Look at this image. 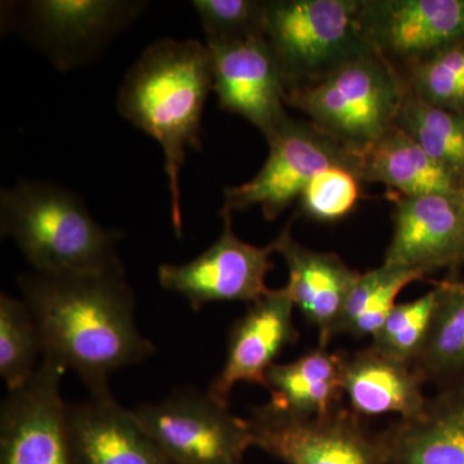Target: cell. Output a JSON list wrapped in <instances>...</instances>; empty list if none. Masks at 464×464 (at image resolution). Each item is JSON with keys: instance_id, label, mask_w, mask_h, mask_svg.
I'll list each match as a JSON object with an SVG mask.
<instances>
[{"instance_id": "14", "label": "cell", "mask_w": 464, "mask_h": 464, "mask_svg": "<svg viewBox=\"0 0 464 464\" xmlns=\"http://www.w3.org/2000/svg\"><path fill=\"white\" fill-rule=\"evenodd\" d=\"M208 48L219 109L243 116L267 141L288 116L285 84L267 39L258 36Z\"/></svg>"}, {"instance_id": "26", "label": "cell", "mask_w": 464, "mask_h": 464, "mask_svg": "<svg viewBox=\"0 0 464 464\" xmlns=\"http://www.w3.org/2000/svg\"><path fill=\"white\" fill-rule=\"evenodd\" d=\"M400 72L417 99L436 108L464 112V42L436 52Z\"/></svg>"}, {"instance_id": "5", "label": "cell", "mask_w": 464, "mask_h": 464, "mask_svg": "<svg viewBox=\"0 0 464 464\" xmlns=\"http://www.w3.org/2000/svg\"><path fill=\"white\" fill-rule=\"evenodd\" d=\"M362 0L268 2L266 39L286 93L322 81L338 67L373 52L360 20Z\"/></svg>"}, {"instance_id": "3", "label": "cell", "mask_w": 464, "mask_h": 464, "mask_svg": "<svg viewBox=\"0 0 464 464\" xmlns=\"http://www.w3.org/2000/svg\"><path fill=\"white\" fill-rule=\"evenodd\" d=\"M0 232L42 273L124 271L121 232L94 221L74 192L41 181H20L0 192Z\"/></svg>"}, {"instance_id": "6", "label": "cell", "mask_w": 464, "mask_h": 464, "mask_svg": "<svg viewBox=\"0 0 464 464\" xmlns=\"http://www.w3.org/2000/svg\"><path fill=\"white\" fill-rule=\"evenodd\" d=\"M130 413L173 464H244L253 447L246 420L207 391H176Z\"/></svg>"}, {"instance_id": "22", "label": "cell", "mask_w": 464, "mask_h": 464, "mask_svg": "<svg viewBox=\"0 0 464 464\" xmlns=\"http://www.w3.org/2000/svg\"><path fill=\"white\" fill-rule=\"evenodd\" d=\"M436 284L438 307L413 368L442 391L464 386V282L451 275Z\"/></svg>"}, {"instance_id": "12", "label": "cell", "mask_w": 464, "mask_h": 464, "mask_svg": "<svg viewBox=\"0 0 464 464\" xmlns=\"http://www.w3.org/2000/svg\"><path fill=\"white\" fill-rule=\"evenodd\" d=\"M34 41L58 70L83 65L141 14L145 3L118 0H34L24 3Z\"/></svg>"}, {"instance_id": "21", "label": "cell", "mask_w": 464, "mask_h": 464, "mask_svg": "<svg viewBox=\"0 0 464 464\" xmlns=\"http://www.w3.org/2000/svg\"><path fill=\"white\" fill-rule=\"evenodd\" d=\"M362 182L383 183L404 197L458 195L459 183L408 134L393 128L357 154Z\"/></svg>"}, {"instance_id": "18", "label": "cell", "mask_w": 464, "mask_h": 464, "mask_svg": "<svg viewBox=\"0 0 464 464\" xmlns=\"http://www.w3.org/2000/svg\"><path fill=\"white\" fill-rule=\"evenodd\" d=\"M375 440L383 464H464V386L438 391Z\"/></svg>"}, {"instance_id": "4", "label": "cell", "mask_w": 464, "mask_h": 464, "mask_svg": "<svg viewBox=\"0 0 464 464\" xmlns=\"http://www.w3.org/2000/svg\"><path fill=\"white\" fill-rule=\"evenodd\" d=\"M406 91L401 72L373 51L310 87L288 92L284 101L348 151L360 154L396 128Z\"/></svg>"}, {"instance_id": "11", "label": "cell", "mask_w": 464, "mask_h": 464, "mask_svg": "<svg viewBox=\"0 0 464 464\" xmlns=\"http://www.w3.org/2000/svg\"><path fill=\"white\" fill-rule=\"evenodd\" d=\"M369 44L399 72L464 42V0H362Z\"/></svg>"}, {"instance_id": "28", "label": "cell", "mask_w": 464, "mask_h": 464, "mask_svg": "<svg viewBox=\"0 0 464 464\" xmlns=\"http://www.w3.org/2000/svg\"><path fill=\"white\" fill-rule=\"evenodd\" d=\"M208 47L266 36L268 2L194 0Z\"/></svg>"}, {"instance_id": "16", "label": "cell", "mask_w": 464, "mask_h": 464, "mask_svg": "<svg viewBox=\"0 0 464 464\" xmlns=\"http://www.w3.org/2000/svg\"><path fill=\"white\" fill-rule=\"evenodd\" d=\"M288 267V290L295 306L319 334V346L328 348L360 273L335 253L319 252L299 244L292 235V221L271 241Z\"/></svg>"}, {"instance_id": "1", "label": "cell", "mask_w": 464, "mask_h": 464, "mask_svg": "<svg viewBox=\"0 0 464 464\" xmlns=\"http://www.w3.org/2000/svg\"><path fill=\"white\" fill-rule=\"evenodd\" d=\"M41 335L43 357L72 371L90 396L106 395L121 369L154 355L136 324V297L124 271L32 273L17 276Z\"/></svg>"}, {"instance_id": "25", "label": "cell", "mask_w": 464, "mask_h": 464, "mask_svg": "<svg viewBox=\"0 0 464 464\" xmlns=\"http://www.w3.org/2000/svg\"><path fill=\"white\" fill-rule=\"evenodd\" d=\"M43 357L41 335L25 302L0 295V377L7 391L20 389L35 373Z\"/></svg>"}, {"instance_id": "30", "label": "cell", "mask_w": 464, "mask_h": 464, "mask_svg": "<svg viewBox=\"0 0 464 464\" xmlns=\"http://www.w3.org/2000/svg\"><path fill=\"white\" fill-rule=\"evenodd\" d=\"M458 198H459L460 203H462V206L464 208V181L460 183L459 192H458Z\"/></svg>"}, {"instance_id": "20", "label": "cell", "mask_w": 464, "mask_h": 464, "mask_svg": "<svg viewBox=\"0 0 464 464\" xmlns=\"http://www.w3.org/2000/svg\"><path fill=\"white\" fill-rule=\"evenodd\" d=\"M346 357L319 346L295 362L274 364L266 374L267 405L295 417H319L341 408Z\"/></svg>"}, {"instance_id": "24", "label": "cell", "mask_w": 464, "mask_h": 464, "mask_svg": "<svg viewBox=\"0 0 464 464\" xmlns=\"http://www.w3.org/2000/svg\"><path fill=\"white\" fill-rule=\"evenodd\" d=\"M424 277L420 271L386 265L360 274L342 311L337 335L373 338L395 307L399 293Z\"/></svg>"}, {"instance_id": "13", "label": "cell", "mask_w": 464, "mask_h": 464, "mask_svg": "<svg viewBox=\"0 0 464 464\" xmlns=\"http://www.w3.org/2000/svg\"><path fill=\"white\" fill-rule=\"evenodd\" d=\"M393 234L383 264L424 275L464 265V208L458 195L404 197L391 192Z\"/></svg>"}, {"instance_id": "17", "label": "cell", "mask_w": 464, "mask_h": 464, "mask_svg": "<svg viewBox=\"0 0 464 464\" xmlns=\"http://www.w3.org/2000/svg\"><path fill=\"white\" fill-rule=\"evenodd\" d=\"M72 464H173L112 393L66 405Z\"/></svg>"}, {"instance_id": "15", "label": "cell", "mask_w": 464, "mask_h": 464, "mask_svg": "<svg viewBox=\"0 0 464 464\" xmlns=\"http://www.w3.org/2000/svg\"><path fill=\"white\" fill-rule=\"evenodd\" d=\"M295 304L285 286L270 289L248 304L228 332L226 359L207 392L217 402L230 406L237 383L258 384L266 389V374L275 360L299 338L293 320Z\"/></svg>"}, {"instance_id": "29", "label": "cell", "mask_w": 464, "mask_h": 464, "mask_svg": "<svg viewBox=\"0 0 464 464\" xmlns=\"http://www.w3.org/2000/svg\"><path fill=\"white\" fill-rule=\"evenodd\" d=\"M362 179L353 170L332 167L316 174L299 198L304 215L334 222L350 215L359 203Z\"/></svg>"}, {"instance_id": "19", "label": "cell", "mask_w": 464, "mask_h": 464, "mask_svg": "<svg viewBox=\"0 0 464 464\" xmlns=\"http://www.w3.org/2000/svg\"><path fill=\"white\" fill-rule=\"evenodd\" d=\"M424 382L413 365L381 353L373 346L347 355L343 390L348 406L360 417L399 414L409 420L426 405Z\"/></svg>"}, {"instance_id": "8", "label": "cell", "mask_w": 464, "mask_h": 464, "mask_svg": "<svg viewBox=\"0 0 464 464\" xmlns=\"http://www.w3.org/2000/svg\"><path fill=\"white\" fill-rule=\"evenodd\" d=\"M253 447L285 464H383L377 440L350 406L295 417L265 404L248 420Z\"/></svg>"}, {"instance_id": "9", "label": "cell", "mask_w": 464, "mask_h": 464, "mask_svg": "<svg viewBox=\"0 0 464 464\" xmlns=\"http://www.w3.org/2000/svg\"><path fill=\"white\" fill-rule=\"evenodd\" d=\"M224 221L218 239L197 258L182 265L159 266V283L182 295L192 310L215 302L253 304L270 290L266 277L274 268L273 244L256 246L237 237L232 213L221 210Z\"/></svg>"}, {"instance_id": "2", "label": "cell", "mask_w": 464, "mask_h": 464, "mask_svg": "<svg viewBox=\"0 0 464 464\" xmlns=\"http://www.w3.org/2000/svg\"><path fill=\"white\" fill-rule=\"evenodd\" d=\"M213 91L212 54L194 39H160L149 45L125 74L118 111L159 143L170 197V217L182 235L181 176L188 150L203 148V112Z\"/></svg>"}, {"instance_id": "7", "label": "cell", "mask_w": 464, "mask_h": 464, "mask_svg": "<svg viewBox=\"0 0 464 464\" xmlns=\"http://www.w3.org/2000/svg\"><path fill=\"white\" fill-rule=\"evenodd\" d=\"M267 143L270 152L264 167L250 181L225 188L221 210L232 213L258 206L265 218L274 221L323 170L343 167L359 177L357 154L308 121L286 116Z\"/></svg>"}, {"instance_id": "23", "label": "cell", "mask_w": 464, "mask_h": 464, "mask_svg": "<svg viewBox=\"0 0 464 464\" xmlns=\"http://www.w3.org/2000/svg\"><path fill=\"white\" fill-rule=\"evenodd\" d=\"M396 128L417 142L460 186L464 181V112L429 105L408 90Z\"/></svg>"}, {"instance_id": "27", "label": "cell", "mask_w": 464, "mask_h": 464, "mask_svg": "<svg viewBox=\"0 0 464 464\" xmlns=\"http://www.w3.org/2000/svg\"><path fill=\"white\" fill-rule=\"evenodd\" d=\"M439 295L440 289L436 284L435 288L422 297L396 304L380 331L372 338V346L413 365L429 334Z\"/></svg>"}, {"instance_id": "10", "label": "cell", "mask_w": 464, "mask_h": 464, "mask_svg": "<svg viewBox=\"0 0 464 464\" xmlns=\"http://www.w3.org/2000/svg\"><path fill=\"white\" fill-rule=\"evenodd\" d=\"M66 369L42 359L0 408V464H72L61 381Z\"/></svg>"}]
</instances>
